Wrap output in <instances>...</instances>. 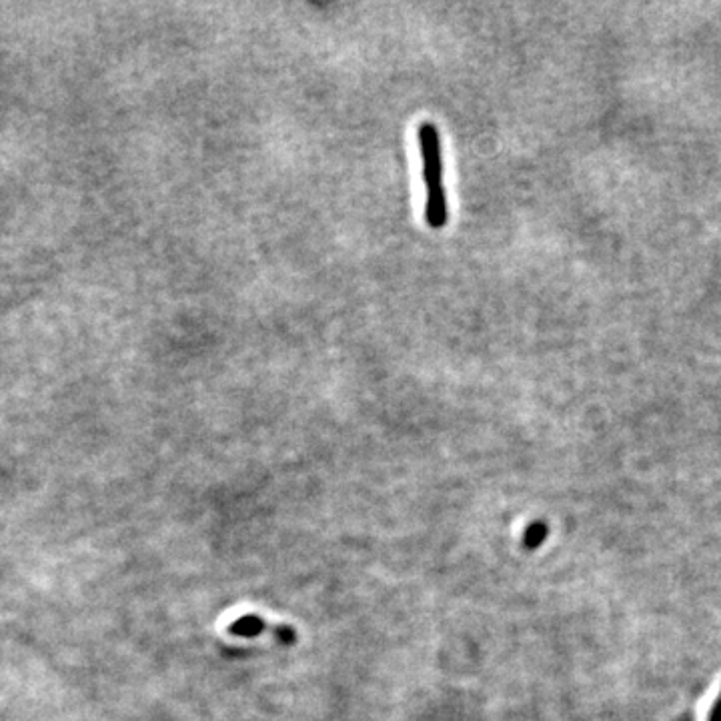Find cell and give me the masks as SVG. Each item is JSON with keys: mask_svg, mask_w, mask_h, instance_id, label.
<instances>
[{"mask_svg": "<svg viewBox=\"0 0 721 721\" xmlns=\"http://www.w3.org/2000/svg\"><path fill=\"white\" fill-rule=\"evenodd\" d=\"M229 631L239 637H257V635L269 631L283 645H293L297 641V631L291 625H269L265 619H261L257 615H243V617L235 619L229 625Z\"/></svg>", "mask_w": 721, "mask_h": 721, "instance_id": "7a4b0ae2", "label": "cell"}, {"mask_svg": "<svg viewBox=\"0 0 721 721\" xmlns=\"http://www.w3.org/2000/svg\"><path fill=\"white\" fill-rule=\"evenodd\" d=\"M543 535H545L543 527H539V525H537V527H531V529L527 531V547H535Z\"/></svg>", "mask_w": 721, "mask_h": 721, "instance_id": "3957f363", "label": "cell"}, {"mask_svg": "<svg viewBox=\"0 0 721 721\" xmlns=\"http://www.w3.org/2000/svg\"><path fill=\"white\" fill-rule=\"evenodd\" d=\"M417 141L423 157V179L427 187L425 221L431 229H443L449 219V207L443 187L441 139L437 127L433 123H421L417 131Z\"/></svg>", "mask_w": 721, "mask_h": 721, "instance_id": "6da1fadb", "label": "cell"}]
</instances>
